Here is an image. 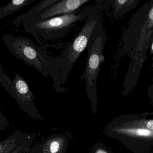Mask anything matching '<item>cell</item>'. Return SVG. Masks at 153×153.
Returning <instances> with one entry per match:
<instances>
[{
  "instance_id": "1",
  "label": "cell",
  "mask_w": 153,
  "mask_h": 153,
  "mask_svg": "<svg viewBox=\"0 0 153 153\" xmlns=\"http://www.w3.org/2000/svg\"><path fill=\"white\" fill-rule=\"evenodd\" d=\"M2 40L10 51L27 65L32 66L43 76H46L51 71V58L43 50L29 38L5 34Z\"/></svg>"
},
{
  "instance_id": "12",
  "label": "cell",
  "mask_w": 153,
  "mask_h": 153,
  "mask_svg": "<svg viewBox=\"0 0 153 153\" xmlns=\"http://www.w3.org/2000/svg\"><path fill=\"white\" fill-rule=\"evenodd\" d=\"M32 146H25L19 148L11 153H27L30 150Z\"/></svg>"
},
{
  "instance_id": "11",
  "label": "cell",
  "mask_w": 153,
  "mask_h": 153,
  "mask_svg": "<svg viewBox=\"0 0 153 153\" xmlns=\"http://www.w3.org/2000/svg\"><path fill=\"white\" fill-rule=\"evenodd\" d=\"M9 123L5 115L0 110V131L4 130L9 127Z\"/></svg>"
},
{
  "instance_id": "10",
  "label": "cell",
  "mask_w": 153,
  "mask_h": 153,
  "mask_svg": "<svg viewBox=\"0 0 153 153\" xmlns=\"http://www.w3.org/2000/svg\"><path fill=\"white\" fill-rule=\"evenodd\" d=\"M50 149L51 153H57L60 149V144L57 140L49 138Z\"/></svg>"
},
{
  "instance_id": "17",
  "label": "cell",
  "mask_w": 153,
  "mask_h": 153,
  "mask_svg": "<svg viewBox=\"0 0 153 153\" xmlns=\"http://www.w3.org/2000/svg\"><path fill=\"white\" fill-rule=\"evenodd\" d=\"M96 153H107L104 150H102V149H99L97 151Z\"/></svg>"
},
{
  "instance_id": "13",
  "label": "cell",
  "mask_w": 153,
  "mask_h": 153,
  "mask_svg": "<svg viewBox=\"0 0 153 153\" xmlns=\"http://www.w3.org/2000/svg\"><path fill=\"white\" fill-rule=\"evenodd\" d=\"M137 134L140 136H149L152 135V131L146 129H138L137 130Z\"/></svg>"
},
{
  "instance_id": "14",
  "label": "cell",
  "mask_w": 153,
  "mask_h": 153,
  "mask_svg": "<svg viewBox=\"0 0 153 153\" xmlns=\"http://www.w3.org/2000/svg\"><path fill=\"white\" fill-rule=\"evenodd\" d=\"M147 127L149 129L153 130V121L150 120L147 123Z\"/></svg>"
},
{
  "instance_id": "4",
  "label": "cell",
  "mask_w": 153,
  "mask_h": 153,
  "mask_svg": "<svg viewBox=\"0 0 153 153\" xmlns=\"http://www.w3.org/2000/svg\"><path fill=\"white\" fill-rule=\"evenodd\" d=\"M40 134L17 131L0 141V153H11L20 147L32 146Z\"/></svg>"
},
{
  "instance_id": "9",
  "label": "cell",
  "mask_w": 153,
  "mask_h": 153,
  "mask_svg": "<svg viewBox=\"0 0 153 153\" xmlns=\"http://www.w3.org/2000/svg\"><path fill=\"white\" fill-rule=\"evenodd\" d=\"M35 1V0H13L10 1L6 6L0 8V20L18 11L20 9L27 6Z\"/></svg>"
},
{
  "instance_id": "8",
  "label": "cell",
  "mask_w": 153,
  "mask_h": 153,
  "mask_svg": "<svg viewBox=\"0 0 153 153\" xmlns=\"http://www.w3.org/2000/svg\"><path fill=\"white\" fill-rule=\"evenodd\" d=\"M95 44L96 46L92 51L88 60V68L87 71V79L88 85H92V80L95 78L97 71L99 69L100 62L103 61V56L100 53L99 45Z\"/></svg>"
},
{
  "instance_id": "7",
  "label": "cell",
  "mask_w": 153,
  "mask_h": 153,
  "mask_svg": "<svg viewBox=\"0 0 153 153\" xmlns=\"http://www.w3.org/2000/svg\"><path fill=\"white\" fill-rule=\"evenodd\" d=\"M58 1H59L43 0L40 3L37 4L35 7L31 9L28 12L16 18V19L12 21V25L15 27H18L22 22L25 23L30 19L38 17L49 8Z\"/></svg>"
},
{
  "instance_id": "5",
  "label": "cell",
  "mask_w": 153,
  "mask_h": 153,
  "mask_svg": "<svg viewBox=\"0 0 153 153\" xmlns=\"http://www.w3.org/2000/svg\"><path fill=\"white\" fill-rule=\"evenodd\" d=\"M88 1V0H65L59 1L49 8L40 16L26 22H38L51 18L57 15L70 13L77 9L81 5Z\"/></svg>"
},
{
  "instance_id": "6",
  "label": "cell",
  "mask_w": 153,
  "mask_h": 153,
  "mask_svg": "<svg viewBox=\"0 0 153 153\" xmlns=\"http://www.w3.org/2000/svg\"><path fill=\"white\" fill-rule=\"evenodd\" d=\"M94 23H89L83 29L82 33L74 41L70 51L69 59L71 62L75 61L85 49L89 36L94 27Z\"/></svg>"
},
{
  "instance_id": "16",
  "label": "cell",
  "mask_w": 153,
  "mask_h": 153,
  "mask_svg": "<svg viewBox=\"0 0 153 153\" xmlns=\"http://www.w3.org/2000/svg\"><path fill=\"white\" fill-rule=\"evenodd\" d=\"M127 1H127V0H119L117 2L120 5H123V4H125Z\"/></svg>"
},
{
  "instance_id": "15",
  "label": "cell",
  "mask_w": 153,
  "mask_h": 153,
  "mask_svg": "<svg viewBox=\"0 0 153 153\" xmlns=\"http://www.w3.org/2000/svg\"><path fill=\"white\" fill-rule=\"evenodd\" d=\"M149 19L151 20V22L153 21V8H152L151 9V10H150V12H149Z\"/></svg>"
},
{
  "instance_id": "2",
  "label": "cell",
  "mask_w": 153,
  "mask_h": 153,
  "mask_svg": "<svg viewBox=\"0 0 153 153\" xmlns=\"http://www.w3.org/2000/svg\"><path fill=\"white\" fill-rule=\"evenodd\" d=\"M15 75L12 81L8 78L1 83V85L15 98L21 111L32 119L42 120V116L34 103V94L23 77L17 72H15Z\"/></svg>"
},
{
  "instance_id": "3",
  "label": "cell",
  "mask_w": 153,
  "mask_h": 153,
  "mask_svg": "<svg viewBox=\"0 0 153 153\" xmlns=\"http://www.w3.org/2000/svg\"><path fill=\"white\" fill-rule=\"evenodd\" d=\"M79 18L74 14L63 15L38 22L24 23L25 31L33 35L40 44L51 38L54 32L68 26Z\"/></svg>"
}]
</instances>
